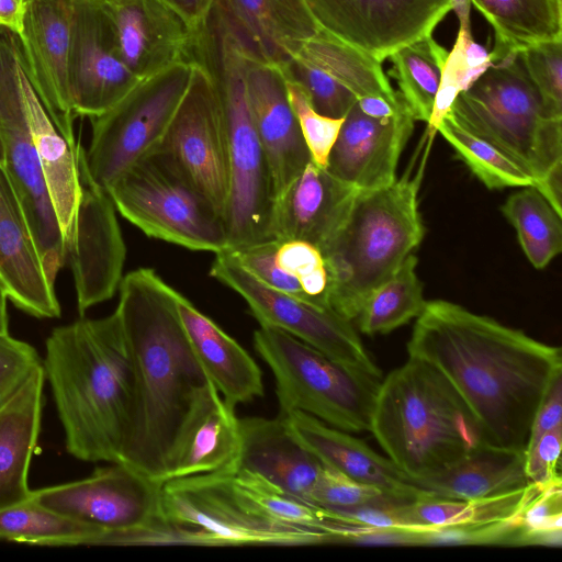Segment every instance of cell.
<instances>
[{
    "mask_svg": "<svg viewBox=\"0 0 562 562\" xmlns=\"http://www.w3.org/2000/svg\"><path fill=\"white\" fill-rule=\"evenodd\" d=\"M408 357L439 370L472 413L486 445L521 451L551 383L561 349L494 318L445 301H426Z\"/></svg>",
    "mask_w": 562,
    "mask_h": 562,
    "instance_id": "1",
    "label": "cell"
},
{
    "mask_svg": "<svg viewBox=\"0 0 562 562\" xmlns=\"http://www.w3.org/2000/svg\"><path fill=\"white\" fill-rule=\"evenodd\" d=\"M193 64L177 61L140 79L112 108L90 117L86 164L93 181L108 189L136 161L158 148L189 88Z\"/></svg>",
    "mask_w": 562,
    "mask_h": 562,
    "instance_id": "11",
    "label": "cell"
},
{
    "mask_svg": "<svg viewBox=\"0 0 562 562\" xmlns=\"http://www.w3.org/2000/svg\"><path fill=\"white\" fill-rule=\"evenodd\" d=\"M80 196L71 239L67 245L81 315L111 299L122 281L126 247L108 191L91 178L86 149H76Z\"/></svg>",
    "mask_w": 562,
    "mask_h": 562,
    "instance_id": "15",
    "label": "cell"
},
{
    "mask_svg": "<svg viewBox=\"0 0 562 562\" xmlns=\"http://www.w3.org/2000/svg\"><path fill=\"white\" fill-rule=\"evenodd\" d=\"M494 30L491 65L528 46L562 42V0H470Z\"/></svg>",
    "mask_w": 562,
    "mask_h": 562,
    "instance_id": "33",
    "label": "cell"
},
{
    "mask_svg": "<svg viewBox=\"0 0 562 562\" xmlns=\"http://www.w3.org/2000/svg\"><path fill=\"white\" fill-rule=\"evenodd\" d=\"M216 5L250 55L282 68L321 31L304 0H217Z\"/></svg>",
    "mask_w": 562,
    "mask_h": 562,
    "instance_id": "26",
    "label": "cell"
},
{
    "mask_svg": "<svg viewBox=\"0 0 562 562\" xmlns=\"http://www.w3.org/2000/svg\"><path fill=\"white\" fill-rule=\"evenodd\" d=\"M422 171L392 184L359 190L342 227L321 251L327 271V304L353 321L368 297L389 280L420 244L418 211Z\"/></svg>",
    "mask_w": 562,
    "mask_h": 562,
    "instance_id": "6",
    "label": "cell"
},
{
    "mask_svg": "<svg viewBox=\"0 0 562 562\" xmlns=\"http://www.w3.org/2000/svg\"><path fill=\"white\" fill-rule=\"evenodd\" d=\"M283 71L302 86L312 106L322 115L342 119L357 102V97L342 83L297 57H292Z\"/></svg>",
    "mask_w": 562,
    "mask_h": 562,
    "instance_id": "44",
    "label": "cell"
},
{
    "mask_svg": "<svg viewBox=\"0 0 562 562\" xmlns=\"http://www.w3.org/2000/svg\"><path fill=\"white\" fill-rule=\"evenodd\" d=\"M288 98L296 116L303 139L312 161L326 169L329 153L337 139L342 119H333L319 114L300 83L285 75Z\"/></svg>",
    "mask_w": 562,
    "mask_h": 562,
    "instance_id": "43",
    "label": "cell"
},
{
    "mask_svg": "<svg viewBox=\"0 0 562 562\" xmlns=\"http://www.w3.org/2000/svg\"><path fill=\"white\" fill-rule=\"evenodd\" d=\"M177 291L153 269L130 272L114 311L128 347L133 396L122 463L164 483L189 415L210 384L183 330Z\"/></svg>",
    "mask_w": 562,
    "mask_h": 562,
    "instance_id": "2",
    "label": "cell"
},
{
    "mask_svg": "<svg viewBox=\"0 0 562 562\" xmlns=\"http://www.w3.org/2000/svg\"><path fill=\"white\" fill-rule=\"evenodd\" d=\"M278 246L279 243L271 239L226 251L241 268L265 285L297 299L316 303L303 292L294 277L278 266L276 259Z\"/></svg>",
    "mask_w": 562,
    "mask_h": 562,
    "instance_id": "48",
    "label": "cell"
},
{
    "mask_svg": "<svg viewBox=\"0 0 562 562\" xmlns=\"http://www.w3.org/2000/svg\"><path fill=\"white\" fill-rule=\"evenodd\" d=\"M7 291L0 280V333H9L8 330V312H7V303H8Z\"/></svg>",
    "mask_w": 562,
    "mask_h": 562,
    "instance_id": "57",
    "label": "cell"
},
{
    "mask_svg": "<svg viewBox=\"0 0 562 562\" xmlns=\"http://www.w3.org/2000/svg\"><path fill=\"white\" fill-rule=\"evenodd\" d=\"M562 425V374L551 383L535 415L526 452L535 447L541 436Z\"/></svg>",
    "mask_w": 562,
    "mask_h": 562,
    "instance_id": "52",
    "label": "cell"
},
{
    "mask_svg": "<svg viewBox=\"0 0 562 562\" xmlns=\"http://www.w3.org/2000/svg\"><path fill=\"white\" fill-rule=\"evenodd\" d=\"M449 52L432 34L422 36L395 49L390 56V75L396 80L415 121L429 122L442 70Z\"/></svg>",
    "mask_w": 562,
    "mask_h": 562,
    "instance_id": "36",
    "label": "cell"
},
{
    "mask_svg": "<svg viewBox=\"0 0 562 562\" xmlns=\"http://www.w3.org/2000/svg\"><path fill=\"white\" fill-rule=\"evenodd\" d=\"M437 131L486 188L533 186L532 177L495 146L460 127L447 113Z\"/></svg>",
    "mask_w": 562,
    "mask_h": 562,
    "instance_id": "40",
    "label": "cell"
},
{
    "mask_svg": "<svg viewBox=\"0 0 562 562\" xmlns=\"http://www.w3.org/2000/svg\"><path fill=\"white\" fill-rule=\"evenodd\" d=\"M245 48L216 3L192 32L186 60L200 66L215 89L226 135L229 192L224 214L228 249L271 240L274 201L268 159L246 94ZM226 251V250H225Z\"/></svg>",
    "mask_w": 562,
    "mask_h": 562,
    "instance_id": "4",
    "label": "cell"
},
{
    "mask_svg": "<svg viewBox=\"0 0 562 562\" xmlns=\"http://www.w3.org/2000/svg\"><path fill=\"white\" fill-rule=\"evenodd\" d=\"M98 533V529L58 514L32 496L0 509V540L41 546H89Z\"/></svg>",
    "mask_w": 562,
    "mask_h": 562,
    "instance_id": "39",
    "label": "cell"
},
{
    "mask_svg": "<svg viewBox=\"0 0 562 562\" xmlns=\"http://www.w3.org/2000/svg\"><path fill=\"white\" fill-rule=\"evenodd\" d=\"M389 497L381 490L358 482L346 474L322 467L310 503L325 509H345Z\"/></svg>",
    "mask_w": 562,
    "mask_h": 562,
    "instance_id": "49",
    "label": "cell"
},
{
    "mask_svg": "<svg viewBox=\"0 0 562 562\" xmlns=\"http://www.w3.org/2000/svg\"><path fill=\"white\" fill-rule=\"evenodd\" d=\"M161 515L194 530L201 547L334 543L324 530L278 520L247 499L229 472L171 479L161 484Z\"/></svg>",
    "mask_w": 562,
    "mask_h": 562,
    "instance_id": "10",
    "label": "cell"
},
{
    "mask_svg": "<svg viewBox=\"0 0 562 562\" xmlns=\"http://www.w3.org/2000/svg\"><path fill=\"white\" fill-rule=\"evenodd\" d=\"M414 122L403 98L398 112L386 119L366 115L356 102L344 117L326 169L358 190L392 184Z\"/></svg>",
    "mask_w": 562,
    "mask_h": 562,
    "instance_id": "20",
    "label": "cell"
},
{
    "mask_svg": "<svg viewBox=\"0 0 562 562\" xmlns=\"http://www.w3.org/2000/svg\"><path fill=\"white\" fill-rule=\"evenodd\" d=\"M244 76L250 114L265 149L274 199L312 161L288 98L283 68L245 49Z\"/></svg>",
    "mask_w": 562,
    "mask_h": 562,
    "instance_id": "21",
    "label": "cell"
},
{
    "mask_svg": "<svg viewBox=\"0 0 562 562\" xmlns=\"http://www.w3.org/2000/svg\"><path fill=\"white\" fill-rule=\"evenodd\" d=\"M236 488L254 505L283 522L326 531L327 520L321 507L294 497L259 475L229 472Z\"/></svg>",
    "mask_w": 562,
    "mask_h": 562,
    "instance_id": "42",
    "label": "cell"
},
{
    "mask_svg": "<svg viewBox=\"0 0 562 562\" xmlns=\"http://www.w3.org/2000/svg\"><path fill=\"white\" fill-rule=\"evenodd\" d=\"M561 483L543 488L518 515L517 521L522 530V544H561Z\"/></svg>",
    "mask_w": 562,
    "mask_h": 562,
    "instance_id": "45",
    "label": "cell"
},
{
    "mask_svg": "<svg viewBox=\"0 0 562 562\" xmlns=\"http://www.w3.org/2000/svg\"><path fill=\"white\" fill-rule=\"evenodd\" d=\"M459 32L447 57L428 127L431 134L448 113L458 94L491 66L488 52L477 44L471 33L470 16L459 19Z\"/></svg>",
    "mask_w": 562,
    "mask_h": 562,
    "instance_id": "41",
    "label": "cell"
},
{
    "mask_svg": "<svg viewBox=\"0 0 562 562\" xmlns=\"http://www.w3.org/2000/svg\"><path fill=\"white\" fill-rule=\"evenodd\" d=\"M281 416L293 436L324 465L372 485L397 501L414 502L431 497L414 485L389 458L380 456L348 431L331 427L300 411Z\"/></svg>",
    "mask_w": 562,
    "mask_h": 562,
    "instance_id": "25",
    "label": "cell"
},
{
    "mask_svg": "<svg viewBox=\"0 0 562 562\" xmlns=\"http://www.w3.org/2000/svg\"><path fill=\"white\" fill-rule=\"evenodd\" d=\"M292 57H297L330 75L357 99L380 97L392 104L398 103V91L393 90L381 61L322 29L304 42Z\"/></svg>",
    "mask_w": 562,
    "mask_h": 562,
    "instance_id": "34",
    "label": "cell"
},
{
    "mask_svg": "<svg viewBox=\"0 0 562 562\" xmlns=\"http://www.w3.org/2000/svg\"><path fill=\"white\" fill-rule=\"evenodd\" d=\"M210 382L189 415L173 448L166 481L232 472L239 448V418Z\"/></svg>",
    "mask_w": 562,
    "mask_h": 562,
    "instance_id": "28",
    "label": "cell"
},
{
    "mask_svg": "<svg viewBox=\"0 0 562 562\" xmlns=\"http://www.w3.org/2000/svg\"><path fill=\"white\" fill-rule=\"evenodd\" d=\"M42 364L37 351L27 342L0 333V404L8 400Z\"/></svg>",
    "mask_w": 562,
    "mask_h": 562,
    "instance_id": "50",
    "label": "cell"
},
{
    "mask_svg": "<svg viewBox=\"0 0 562 562\" xmlns=\"http://www.w3.org/2000/svg\"><path fill=\"white\" fill-rule=\"evenodd\" d=\"M68 74L77 117L100 115L140 80L120 57L103 0H70Z\"/></svg>",
    "mask_w": 562,
    "mask_h": 562,
    "instance_id": "18",
    "label": "cell"
},
{
    "mask_svg": "<svg viewBox=\"0 0 562 562\" xmlns=\"http://www.w3.org/2000/svg\"><path fill=\"white\" fill-rule=\"evenodd\" d=\"M239 429L240 448L233 471L259 475L310 503L323 463L293 436L284 418L245 417L239 419Z\"/></svg>",
    "mask_w": 562,
    "mask_h": 562,
    "instance_id": "27",
    "label": "cell"
},
{
    "mask_svg": "<svg viewBox=\"0 0 562 562\" xmlns=\"http://www.w3.org/2000/svg\"><path fill=\"white\" fill-rule=\"evenodd\" d=\"M554 207V210L562 215V161L555 164L548 173L533 186Z\"/></svg>",
    "mask_w": 562,
    "mask_h": 562,
    "instance_id": "55",
    "label": "cell"
},
{
    "mask_svg": "<svg viewBox=\"0 0 562 562\" xmlns=\"http://www.w3.org/2000/svg\"><path fill=\"white\" fill-rule=\"evenodd\" d=\"M416 266L417 258L411 254L368 297L356 318L361 333L370 336L387 334L423 312L426 301Z\"/></svg>",
    "mask_w": 562,
    "mask_h": 562,
    "instance_id": "38",
    "label": "cell"
},
{
    "mask_svg": "<svg viewBox=\"0 0 562 562\" xmlns=\"http://www.w3.org/2000/svg\"><path fill=\"white\" fill-rule=\"evenodd\" d=\"M358 191L310 161L274 199L270 239L302 240L322 251L342 227Z\"/></svg>",
    "mask_w": 562,
    "mask_h": 562,
    "instance_id": "22",
    "label": "cell"
},
{
    "mask_svg": "<svg viewBox=\"0 0 562 562\" xmlns=\"http://www.w3.org/2000/svg\"><path fill=\"white\" fill-rule=\"evenodd\" d=\"M115 209L147 236L191 250L228 249L223 217L160 148L106 189Z\"/></svg>",
    "mask_w": 562,
    "mask_h": 562,
    "instance_id": "9",
    "label": "cell"
},
{
    "mask_svg": "<svg viewBox=\"0 0 562 562\" xmlns=\"http://www.w3.org/2000/svg\"><path fill=\"white\" fill-rule=\"evenodd\" d=\"M187 22L191 31L206 19L217 0H165Z\"/></svg>",
    "mask_w": 562,
    "mask_h": 562,
    "instance_id": "53",
    "label": "cell"
},
{
    "mask_svg": "<svg viewBox=\"0 0 562 562\" xmlns=\"http://www.w3.org/2000/svg\"><path fill=\"white\" fill-rule=\"evenodd\" d=\"M543 488L530 483L510 493L472 501L426 497L408 502L406 512L414 530L488 525L516 518Z\"/></svg>",
    "mask_w": 562,
    "mask_h": 562,
    "instance_id": "35",
    "label": "cell"
},
{
    "mask_svg": "<svg viewBox=\"0 0 562 562\" xmlns=\"http://www.w3.org/2000/svg\"><path fill=\"white\" fill-rule=\"evenodd\" d=\"M161 484L122 463L97 468L88 477L32 490L41 505L102 531L147 526L161 516Z\"/></svg>",
    "mask_w": 562,
    "mask_h": 562,
    "instance_id": "14",
    "label": "cell"
},
{
    "mask_svg": "<svg viewBox=\"0 0 562 562\" xmlns=\"http://www.w3.org/2000/svg\"><path fill=\"white\" fill-rule=\"evenodd\" d=\"M318 26L383 61L395 49L432 34L450 0H304Z\"/></svg>",
    "mask_w": 562,
    "mask_h": 562,
    "instance_id": "17",
    "label": "cell"
},
{
    "mask_svg": "<svg viewBox=\"0 0 562 562\" xmlns=\"http://www.w3.org/2000/svg\"><path fill=\"white\" fill-rule=\"evenodd\" d=\"M29 0H0V29L21 37Z\"/></svg>",
    "mask_w": 562,
    "mask_h": 562,
    "instance_id": "54",
    "label": "cell"
},
{
    "mask_svg": "<svg viewBox=\"0 0 562 562\" xmlns=\"http://www.w3.org/2000/svg\"><path fill=\"white\" fill-rule=\"evenodd\" d=\"M370 431L409 480L438 472L485 443L447 378L412 357L381 380Z\"/></svg>",
    "mask_w": 562,
    "mask_h": 562,
    "instance_id": "5",
    "label": "cell"
},
{
    "mask_svg": "<svg viewBox=\"0 0 562 562\" xmlns=\"http://www.w3.org/2000/svg\"><path fill=\"white\" fill-rule=\"evenodd\" d=\"M158 148L224 220L229 192L225 128L213 83L195 64L189 88Z\"/></svg>",
    "mask_w": 562,
    "mask_h": 562,
    "instance_id": "13",
    "label": "cell"
},
{
    "mask_svg": "<svg viewBox=\"0 0 562 562\" xmlns=\"http://www.w3.org/2000/svg\"><path fill=\"white\" fill-rule=\"evenodd\" d=\"M176 304L191 349L223 400L235 408L262 396V373L249 353L179 292Z\"/></svg>",
    "mask_w": 562,
    "mask_h": 562,
    "instance_id": "29",
    "label": "cell"
},
{
    "mask_svg": "<svg viewBox=\"0 0 562 562\" xmlns=\"http://www.w3.org/2000/svg\"><path fill=\"white\" fill-rule=\"evenodd\" d=\"M561 442L562 425L541 436L535 447L526 452L525 472L530 483L546 487L562 482Z\"/></svg>",
    "mask_w": 562,
    "mask_h": 562,
    "instance_id": "51",
    "label": "cell"
},
{
    "mask_svg": "<svg viewBox=\"0 0 562 562\" xmlns=\"http://www.w3.org/2000/svg\"><path fill=\"white\" fill-rule=\"evenodd\" d=\"M44 383L41 364L0 404V509L31 496L29 470L41 428Z\"/></svg>",
    "mask_w": 562,
    "mask_h": 562,
    "instance_id": "30",
    "label": "cell"
},
{
    "mask_svg": "<svg viewBox=\"0 0 562 562\" xmlns=\"http://www.w3.org/2000/svg\"><path fill=\"white\" fill-rule=\"evenodd\" d=\"M276 259L281 269L299 281L303 292L311 300L328 305L326 301L327 271L318 248L302 240L279 243Z\"/></svg>",
    "mask_w": 562,
    "mask_h": 562,
    "instance_id": "46",
    "label": "cell"
},
{
    "mask_svg": "<svg viewBox=\"0 0 562 562\" xmlns=\"http://www.w3.org/2000/svg\"><path fill=\"white\" fill-rule=\"evenodd\" d=\"M254 347L273 373L280 415L300 411L340 430L370 431L382 379L341 364L273 327L256 329Z\"/></svg>",
    "mask_w": 562,
    "mask_h": 562,
    "instance_id": "8",
    "label": "cell"
},
{
    "mask_svg": "<svg viewBox=\"0 0 562 562\" xmlns=\"http://www.w3.org/2000/svg\"><path fill=\"white\" fill-rule=\"evenodd\" d=\"M521 188L501 210L515 227L528 260L543 269L562 250V215L533 186Z\"/></svg>",
    "mask_w": 562,
    "mask_h": 562,
    "instance_id": "37",
    "label": "cell"
},
{
    "mask_svg": "<svg viewBox=\"0 0 562 562\" xmlns=\"http://www.w3.org/2000/svg\"><path fill=\"white\" fill-rule=\"evenodd\" d=\"M70 0H29L20 61L30 85L64 138L76 147L69 89Z\"/></svg>",
    "mask_w": 562,
    "mask_h": 562,
    "instance_id": "19",
    "label": "cell"
},
{
    "mask_svg": "<svg viewBox=\"0 0 562 562\" xmlns=\"http://www.w3.org/2000/svg\"><path fill=\"white\" fill-rule=\"evenodd\" d=\"M398 103L392 104L380 97H362L357 99L359 109L368 116L374 119H386L395 115L402 103V98L398 93Z\"/></svg>",
    "mask_w": 562,
    "mask_h": 562,
    "instance_id": "56",
    "label": "cell"
},
{
    "mask_svg": "<svg viewBox=\"0 0 562 562\" xmlns=\"http://www.w3.org/2000/svg\"><path fill=\"white\" fill-rule=\"evenodd\" d=\"M463 130L495 146L536 186L562 161V119L547 111L521 50L491 65L448 111Z\"/></svg>",
    "mask_w": 562,
    "mask_h": 562,
    "instance_id": "7",
    "label": "cell"
},
{
    "mask_svg": "<svg viewBox=\"0 0 562 562\" xmlns=\"http://www.w3.org/2000/svg\"><path fill=\"white\" fill-rule=\"evenodd\" d=\"M0 280L8 299L38 318L60 316L54 284L48 280L27 221L0 162Z\"/></svg>",
    "mask_w": 562,
    "mask_h": 562,
    "instance_id": "24",
    "label": "cell"
},
{
    "mask_svg": "<svg viewBox=\"0 0 562 562\" xmlns=\"http://www.w3.org/2000/svg\"><path fill=\"white\" fill-rule=\"evenodd\" d=\"M526 453L482 443L451 465L411 480L431 497L472 501L520 490L530 484Z\"/></svg>",
    "mask_w": 562,
    "mask_h": 562,
    "instance_id": "32",
    "label": "cell"
},
{
    "mask_svg": "<svg viewBox=\"0 0 562 562\" xmlns=\"http://www.w3.org/2000/svg\"><path fill=\"white\" fill-rule=\"evenodd\" d=\"M211 276L237 292L260 326L283 330L351 369L382 379L351 321L328 305L273 290L241 268L227 252L216 254Z\"/></svg>",
    "mask_w": 562,
    "mask_h": 562,
    "instance_id": "12",
    "label": "cell"
},
{
    "mask_svg": "<svg viewBox=\"0 0 562 562\" xmlns=\"http://www.w3.org/2000/svg\"><path fill=\"white\" fill-rule=\"evenodd\" d=\"M67 451L89 462H120L133 396L131 357L114 312L56 327L42 361Z\"/></svg>",
    "mask_w": 562,
    "mask_h": 562,
    "instance_id": "3",
    "label": "cell"
},
{
    "mask_svg": "<svg viewBox=\"0 0 562 562\" xmlns=\"http://www.w3.org/2000/svg\"><path fill=\"white\" fill-rule=\"evenodd\" d=\"M527 71L550 115L562 119V42H543L521 50Z\"/></svg>",
    "mask_w": 562,
    "mask_h": 562,
    "instance_id": "47",
    "label": "cell"
},
{
    "mask_svg": "<svg viewBox=\"0 0 562 562\" xmlns=\"http://www.w3.org/2000/svg\"><path fill=\"white\" fill-rule=\"evenodd\" d=\"M0 140L2 165L27 221L45 273L55 284L66 261L67 249L25 120L16 66L0 93Z\"/></svg>",
    "mask_w": 562,
    "mask_h": 562,
    "instance_id": "16",
    "label": "cell"
},
{
    "mask_svg": "<svg viewBox=\"0 0 562 562\" xmlns=\"http://www.w3.org/2000/svg\"><path fill=\"white\" fill-rule=\"evenodd\" d=\"M120 57L144 79L186 60L192 31L165 0H103Z\"/></svg>",
    "mask_w": 562,
    "mask_h": 562,
    "instance_id": "23",
    "label": "cell"
},
{
    "mask_svg": "<svg viewBox=\"0 0 562 562\" xmlns=\"http://www.w3.org/2000/svg\"><path fill=\"white\" fill-rule=\"evenodd\" d=\"M16 77L25 120L67 249L80 196L77 146L64 138L46 113L22 68L20 52Z\"/></svg>",
    "mask_w": 562,
    "mask_h": 562,
    "instance_id": "31",
    "label": "cell"
}]
</instances>
